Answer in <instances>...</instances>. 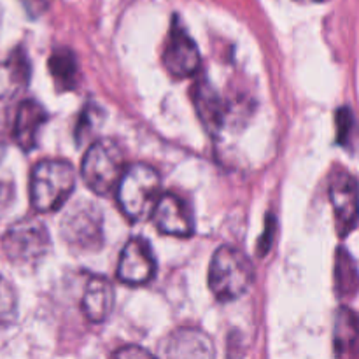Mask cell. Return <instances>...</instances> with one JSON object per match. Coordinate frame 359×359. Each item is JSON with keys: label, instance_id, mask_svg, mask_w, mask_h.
I'll return each mask as SVG.
<instances>
[{"label": "cell", "instance_id": "obj_7", "mask_svg": "<svg viewBox=\"0 0 359 359\" xmlns=\"http://www.w3.org/2000/svg\"><path fill=\"white\" fill-rule=\"evenodd\" d=\"M163 65L168 72L177 79H188L193 77L200 69V51L196 48L191 35L182 27L181 20L174 18L170 27V34L167 37V44L163 49Z\"/></svg>", "mask_w": 359, "mask_h": 359}, {"label": "cell", "instance_id": "obj_3", "mask_svg": "<svg viewBox=\"0 0 359 359\" xmlns=\"http://www.w3.org/2000/svg\"><path fill=\"white\" fill-rule=\"evenodd\" d=\"M116 191L119 207L130 221L147 219L161 196L160 174L144 163L126 167Z\"/></svg>", "mask_w": 359, "mask_h": 359}, {"label": "cell", "instance_id": "obj_6", "mask_svg": "<svg viewBox=\"0 0 359 359\" xmlns=\"http://www.w3.org/2000/svg\"><path fill=\"white\" fill-rule=\"evenodd\" d=\"M104 219L95 203L77 202L60 223V235L74 252H97L104 245Z\"/></svg>", "mask_w": 359, "mask_h": 359}, {"label": "cell", "instance_id": "obj_19", "mask_svg": "<svg viewBox=\"0 0 359 359\" xmlns=\"http://www.w3.org/2000/svg\"><path fill=\"white\" fill-rule=\"evenodd\" d=\"M18 319V291L13 283L0 276V330L14 325Z\"/></svg>", "mask_w": 359, "mask_h": 359}, {"label": "cell", "instance_id": "obj_8", "mask_svg": "<svg viewBox=\"0 0 359 359\" xmlns=\"http://www.w3.org/2000/svg\"><path fill=\"white\" fill-rule=\"evenodd\" d=\"M156 259L151 244L142 237H133L123 248L119 256L118 279L126 286H142L154 277Z\"/></svg>", "mask_w": 359, "mask_h": 359}, {"label": "cell", "instance_id": "obj_22", "mask_svg": "<svg viewBox=\"0 0 359 359\" xmlns=\"http://www.w3.org/2000/svg\"><path fill=\"white\" fill-rule=\"evenodd\" d=\"M114 359H156L140 346H125L114 354Z\"/></svg>", "mask_w": 359, "mask_h": 359}, {"label": "cell", "instance_id": "obj_5", "mask_svg": "<svg viewBox=\"0 0 359 359\" xmlns=\"http://www.w3.org/2000/svg\"><path fill=\"white\" fill-rule=\"evenodd\" d=\"M2 252L18 269H35L51 249L48 228L37 219L14 223L2 237Z\"/></svg>", "mask_w": 359, "mask_h": 359}, {"label": "cell", "instance_id": "obj_23", "mask_svg": "<svg viewBox=\"0 0 359 359\" xmlns=\"http://www.w3.org/2000/svg\"><path fill=\"white\" fill-rule=\"evenodd\" d=\"M23 2H25V7H27L28 13H30L32 16H39V14L46 9L48 0H23Z\"/></svg>", "mask_w": 359, "mask_h": 359}, {"label": "cell", "instance_id": "obj_9", "mask_svg": "<svg viewBox=\"0 0 359 359\" xmlns=\"http://www.w3.org/2000/svg\"><path fill=\"white\" fill-rule=\"evenodd\" d=\"M161 359H216L212 339L193 326L174 330L160 346Z\"/></svg>", "mask_w": 359, "mask_h": 359}, {"label": "cell", "instance_id": "obj_21", "mask_svg": "<svg viewBox=\"0 0 359 359\" xmlns=\"http://www.w3.org/2000/svg\"><path fill=\"white\" fill-rule=\"evenodd\" d=\"M354 128V119L349 109H340L339 112V139L340 142H347L351 139V130Z\"/></svg>", "mask_w": 359, "mask_h": 359}, {"label": "cell", "instance_id": "obj_4", "mask_svg": "<svg viewBox=\"0 0 359 359\" xmlns=\"http://www.w3.org/2000/svg\"><path fill=\"white\" fill-rule=\"evenodd\" d=\"M125 154L111 139L95 140L88 147L81 165V175L88 188L98 196H105L118 188L125 172Z\"/></svg>", "mask_w": 359, "mask_h": 359}, {"label": "cell", "instance_id": "obj_17", "mask_svg": "<svg viewBox=\"0 0 359 359\" xmlns=\"http://www.w3.org/2000/svg\"><path fill=\"white\" fill-rule=\"evenodd\" d=\"M335 286L339 297H354L358 290L356 262L347 252V249H339V252H337Z\"/></svg>", "mask_w": 359, "mask_h": 359}, {"label": "cell", "instance_id": "obj_18", "mask_svg": "<svg viewBox=\"0 0 359 359\" xmlns=\"http://www.w3.org/2000/svg\"><path fill=\"white\" fill-rule=\"evenodd\" d=\"M358 323L356 314L351 309H340L335 326V349L339 354H349L356 346Z\"/></svg>", "mask_w": 359, "mask_h": 359}, {"label": "cell", "instance_id": "obj_26", "mask_svg": "<svg viewBox=\"0 0 359 359\" xmlns=\"http://www.w3.org/2000/svg\"><path fill=\"white\" fill-rule=\"evenodd\" d=\"M300 2H325V0H300Z\"/></svg>", "mask_w": 359, "mask_h": 359}, {"label": "cell", "instance_id": "obj_14", "mask_svg": "<svg viewBox=\"0 0 359 359\" xmlns=\"http://www.w3.org/2000/svg\"><path fill=\"white\" fill-rule=\"evenodd\" d=\"M28 76H30V65L27 55L21 49L11 53L6 58H0V100L27 86Z\"/></svg>", "mask_w": 359, "mask_h": 359}, {"label": "cell", "instance_id": "obj_25", "mask_svg": "<svg viewBox=\"0 0 359 359\" xmlns=\"http://www.w3.org/2000/svg\"><path fill=\"white\" fill-rule=\"evenodd\" d=\"M4 156H6V140H4L2 133H0V161L4 160Z\"/></svg>", "mask_w": 359, "mask_h": 359}, {"label": "cell", "instance_id": "obj_24", "mask_svg": "<svg viewBox=\"0 0 359 359\" xmlns=\"http://www.w3.org/2000/svg\"><path fill=\"white\" fill-rule=\"evenodd\" d=\"M9 198H11L9 188H7V184H4V182L0 181V210L7 205Z\"/></svg>", "mask_w": 359, "mask_h": 359}, {"label": "cell", "instance_id": "obj_13", "mask_svg": "<svg viewBox=\"0 0 359 359\" xmlns=\"http://www.w3.org/2000/svg\"><path fill=\"white\" fill-rule=\"evenodd\" d=\"M114 287L104 277H91L84 290L81 305L83 312L91 323H104L114 309Z\"/></svg>", "mask_w": 359, "mask_h": 359}, {"label": "cell", "instance_id": "obj_12", "mask_svg": "<svg viewBox=\"0 0 359 359\" xmlns=\"http://www.w3.org/2000/svg\"><path fill=\"white\" fill-rule=\"evenodd\" d=\"M48 121V112L44 111L41 104L35 100H25L21 102L18 107L16 118H14V128L13 135L20 149L25 153L32 151L37 144L39 130L42 125Z\"/></svg>", "mask_w": 359, "mask_h": 359}, {"label": "cell", "instance_id": "obj_20", "mask_svg": "<svg viewBox=\"0 0 359 359\" xmlns=\"http://www.w3.org/2000/svg\"><path fill=\"white\" fill-rule=\"evenodd\" d=\"M102 121H104V112H102V109L98 107V105L91 104L88 105V107H84L76 128L77 144H83L84 140L90 139V137L100 128Z\"/></svg>", "mask_w": 359, "mask_h": 359}, {"label": "cell", "instance_id": "obj_15", "mask_svg": "<svg viewBox=\"0 0 359 359\" xmlns=\"http://www.w3.org/2000/svg\"><path fill=\"white\" fill-rule=\"evenodd\" d=\"M193 102L203 125L210 133H216L223 125V104L217 91L207 81H198L193 88Z\"/></svg>", "mask_w": 359, "mask_h": 359}, {"label": "cell", "instance_id": "obj_10", "mask_svg": "<svg viewBox=\"0 0 359 359\" xmlns=\"http://www.w3.org/2000/svg\"><path fill=\"white\" fill-rule=\"evenodd\" d=\"M151 217L158 230L165 235L188 238L195 230L191 209L181 196L174 195V193H165V195L161 193L160 200L151 212Z\"/></svg>", "mask_w": 359, "mask_h": 359}, {"label": "cell", "instance_id": "obj_11", "mask_svg": "<svg viewBox=\"0 0 359 359\" xmlns=\"http://www.w3.org/2000/svg\"><path fill=\"white\" fill-rule=\"evenodd\" d=\"M330 202L335 210L339 233L347 235L356 228L358 186L356 179L347 170H339L330 182Z\"/></svg>", "mask_w": 359, "mask_h": 359}, {"label": "cell", "instance_id": "obj_1", "mask_svg": "<svg viewBox=\"0 0 359 359\" xmlns=\"http://www.w3.org/2000/svg\"><path fill=\"white\" fill-rule=\"evenodd\" d=\"M76 188V170L65 160H41L30 174V203L37 212L62 209Z\"/></svg>", "mask_w": 359, "mask_h": 359}, {"label": "cell", "instance_id": "obj_16", "mask_svg": "<svg viewBox=\"0 0 359 359\" xmlns=\"http://www.w3.org/2000/svg\"><path fill=\"white\" fill-rule=\"evenodd\" d=\"M49 72L62 90H74L77 84V77H79L77 60L74 53L65 48L53 51V55L49 56Z\"/></svg>", "mask_w": 359, "mask_h": 359}, {"label": "cell", "instance_id": "obj_2", "mask_svg": "<svg viewBox=\"0 0 359 359\" xmlns=\"http://www.w3.org/2000/svg\"><path fill=\"white\" fill-rule=\"evenodd\" d=\"M255 269L248 256L233 245H221L209 265V287L219 302H231L248 293Z\"/></svg>", "mask_w": 359, "mask_h": 359}]
</instances>
